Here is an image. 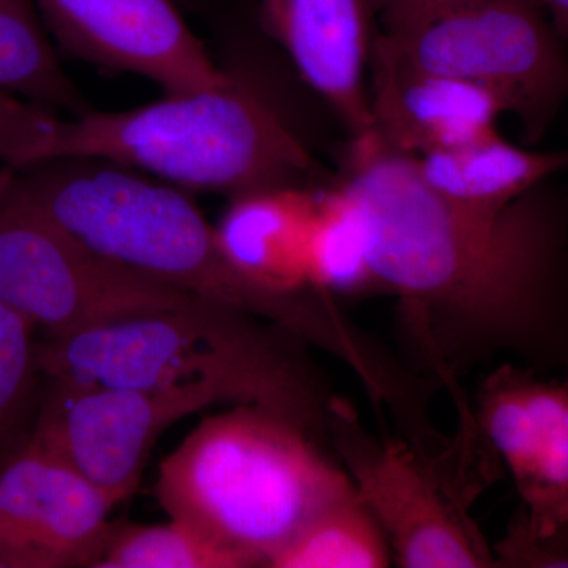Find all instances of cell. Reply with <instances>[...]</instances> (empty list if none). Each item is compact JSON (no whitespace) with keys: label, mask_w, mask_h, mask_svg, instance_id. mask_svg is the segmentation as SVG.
<instances>
[{"label":"cell","mask_w":568,"mask_h":568,"mask_svg":"<svg viewBox=\"0 0 568 568\" xmlns=\"http://www.w3.org/2000/svg\"><path fill=\"white\" fill-rule=\"evenodd\" d=\"M552 181L473 211L375 133L349 140L336 182L364 212L377 294L395 298L403 345L448 395L496 361L568 373V186Z\"/></svg>","instance_id":"1"},{"label":"cell","mask_w":568,"mask_h":568,"mask_svg":"<svg viewBox=\"0 0 568 568\" xmlns=\"http://www.w3.org/2000/svg\"><path fill=\"white\" fill-rule=\"evenodd\" d=\"M11 171L26 204L104 260L271 321L332 357L353 345L355 324L332 295L268 293L246 280L185 190L93 156Z\"/></svg>","instance_id":"2"},{"label":"cell","mask_w":568,"mask_h":568,"mask_svg":"<svg viewBox=\"0 0 568 568\" xmlns=\"http://www.w3.org/2000/svg\"><path fill=\"white\" fill-rule=\"evenodd\" d=\"M310 345L271 321L200 298L182 308L43 336V379L78 386L190 390L293 422L332 452L335 390Z\"/></svg>","instance_id":"3"},{"label":"cell","mask_w":568,"mask_h":568,"mask_svg":"<svg viewBox=\"0 0 568 568\" xmlns=\"http://www.w3.org/2000/svg\"><path fill=\"white\" fill-rule=\"evenodd\" d=\"M227 70L216 88L164 93L134 110L55 118L39 163L93 156L185 192L231 200L261 190L312 189L324 171L305 142L248 74Z\"/></svg>","instance_id":"4"},{"label":"cell","mask_w":568,"mask_h":568,"mask_svg":"<svg viewBox=\"0 0 568 568\" xmlns=\"http://www.w3.org/2000/svg\"><path fill=\"white\" fill-rule=\"evenodd\" d=\"M351 485L334 454L293 422L233 406L201 422L160 463L153 493L170 519L250 567H267Z\"/></svg>","instance_id":"5"},{"label":"cell","mask_w":568,"mask_h":568,"mask_svg":"<svg viewBox=\"0 0 568 568\" xmlns=\"http://www.w3.org/2000/svg\"><path fill=\"white\" fill-rule=\"evenodd\" d=\"M332 454L345 469L402 568H495L493 545L470 514L489 488L455 440L436 454L398 435H376L336 395L328 414Z\"/></svg>","instance_id":"6"},{"label":"cell","mask_w":568,"mask_h":568,"mask_svg":"<svg viewBox=\"0 0 568 568\" xmlns=\"http://www.w3.org/2000/svg\"><path fill=\"white\" fill-rule=\"evenodd\" d=\"M377 39L413 69L491 93L536 144L568 103L567 41L540 0H467L383 22Z\"/></svg>","instance_id":"7"},{"label":"cell","mask_w":568,"mask_h":568,"mask_svg":"<svg viewBox=\"0 0 568 568\" xmlns=\"http://www.w3.org/2000/svg\"><path fill=\"white\" fill-rule=\"evenodd\" d=\"M11 174L0 166V302L43 336L77 334L204 298L85 248L26 204Z\"/></svg>","instance_id":"8"},{"label":"cell","mask_w":568,"mask_h":568,"mask_svg":"<svg viewBox=\"0 0 568 568\" xmlns=\"http://www.w3.org/2000/svg\"><path fill=\"white\" fill-rule=\"evenodd\" d=\"M43 381L28 443L119 503L140 487L142 467L164 429L216 405L212 396L190 390Z\"/></svg>","instance_id":"9"},{"label":"cell","mask_w":568,"mask_h":568,"mask_svg":"<svg viewBox=\"0 0 568 568\" xmlns=\"http://www.w3.org/2000/svg\"><path fill=\"white\" fill-rule=\"evenodd\" d=\"M58 50L100 69L132 73L164 93L226 81L174 0H33Z\"/></svg>","instance_id":"10"},{"label":"cell","mask_w":568,"mask_h":568,"mask_svg":"<svg viewBox=\"0 0 568 568\" xmlns=\"http://www.w3.org/2000/svg\"><path fill=\"white\" fill-rule=\"evenodd\" d=\"M474 416L514 478L534 536L558 532L568 523V373L544 379L514 362L493 366Z\"/></svg>","instance_id":"11"},{"label":"cell","mask_w":568,"mask_h":568,"mask_svg":"<svg viewBox=\"0 0 568 568\" xmlns=\"http://www.w3.org/2000/svg\"><path fill=\"white\" fill-rule=\"evenodd\" d=\"M118 504L26 444L0 465V568L95 567Z\"/></svg>","instance_id":"12"},{"label":"cell","mask_w":568,"mask_h":568,"mask_svg":"<svg viewBox=\"0 0 568 568\" xmlns=\"http://www.w3.org/2000/svg\"><path fill=\"white\" fill-rule=\"evenodd\" d=\"M373 14L369 0H256L261 29L332 108L349 140L373 133L365 81L376 36Z\"/></svg>","instance_id":"13"},{"label":"cell","mask_w":568,"mask_h":568,"mask_svg":"<svg viewBox=\"0 0 568 568\" xmlns=\"http://www.w3.org/2000/svg\"><path fill=\"white\" fill-rule=\"evenodd\" d=\"M373 133L413 159L497 132L499 102L473 82L413 69L375 36L368 63Z\"/></svg>","instance_id":"14"},{"label":"cell","mask_w":568,"mask_h":568,"mask_svg":"<svg viewBox=\"0 0 568 568\" xmlns=\"http://www.w3.org/2000/svg\"><path fill=\"white\" fill-rule=\"evenodd\" d=\"M317 190L286 186L233 197L216 224L230 263L268 293L297 294L310 284V239Z\"/></svg>","instance_id":"15"},{"label":"cell","mask_w":568,"mask_h":568,"mask_svg":"<svg viewBox=\"0 0 568 568\" xmlns=\"http://www.w3.org/2000/svg\"><path fill=\"white\" fill-rule=\"evenodd\" d=\"M416 164L426 185L444 200L496 212L567 171L568 151L519 148L496 132L462 148L428 153Z\"/></svg>","instance_id":"16"},{"label":"cell","mask_w":568,"mask_h":568,"mask_svg":"<svg viewBox=\"0 0 568 568\" xmlns=\"http://www.w3.org/2000/svg\"><path fill=\"white\" fill-rule=\"evenodd\" d=\"M0 89L70 118L92 111L63 70L33 0H0Z\"/></svg>","instance_id":"17"},{"label":"cell","mask_w":568,"mask_h":568,"mask_svg":"<svg viewBox=\"0 0 568 568\" xmlns=\"http://www.w3.org/2000/svg\"><path fill=\"white\" fill-rule=\"evenodd\" d=\"M390 547L353 485L321 508L271 559V568H386Z\"/></svg>","instance_id":"18"},{"label":"cell","mask_w":568,"mask_h":568,"mask_svg":"<svg viewBox=\"0 0 568 568\" xmlns=\"http://www.w3.org/2000/svg\"><path fill=\"white\" fill-rule=\"evenodd\" d=\"M308 272L310 284L332 297L379 295L364 212L338 182L317 190Z\"/></svg>","instance_id":"19"},{"label":"cell","mask_w":568,"mask_h":568,"mask_svg":"<svg viewBox=\"0 0 568 568\" xmlns=\"http://www.w3.org/2000/svg\"><path fill=\"white\" fill-rule=\"evenodd\" d=\"M248 560L190 526L112 525L95 568H246Z\"/></svg>","instance_id":"20"},{"label":"cell","mask_w":568,"mask_h":568,"mask_svg":"<svg viewBox=\"0 0 568 568\" xmlns=\"http://www.w3.org/2000/svg\"><path fill=\"white\" fill-rule=\"evenodd\" d=\"M37 328L0 302V465L28 444L40 399Z\"/></svg>","instance_id":"21"},{"label":"cell","mask_w":568,"mask_h":568,"mask_svg":"<svg viewBox=\"0 0 568 568\" xmlns=\"http://www.w3.org/2000/svg\"><path fill=\"white\" fill-rule=\"evenodd\" d=\"M55 118L48 108L0 89V166L20 171L37 164Z\"/></svg>","instance_id":"22"},{"label":"cell","mask_w":568,"mask_h":568,"mask_svg":"<svg viewBox=\"0 0 568 568\" xmlns=\"http://www.w3.org/2000/svg\"><path fill=\"white\" fill-rule=\"evenodd\" d=\"M496 568H568V523L551 537H537L525 515L515 514L493 545Z\"/></svg>","instance_id":"23"},{"label":"cell","mask_w":568,"mask_h":568,"mask_svg":"<svg viewBox=\"0 0 568 568\" xmlns=\"http://www.w3.org/2000/svg\"><path fill=\"white\" fill-rule=\"evenodd\" d=\"M467 0H369L375 13L381 14V21L407 20V18L424 17L435 11L450 9Z\"/></svg>","instance_id":"24"},{"label":"cell","mask_w":568,"mask_h":568,"mask_svg":"<svg viewBox=\"0 0 568 568\" xmlns=\"http://www.w3.org/2000/svg\"><path fill=\"white\" fill-rule=\"evenodd\" d=\"M549 20L564 40L568 41V0H540Z\"/></svg>","instance_id":"25"}]
</instances>
